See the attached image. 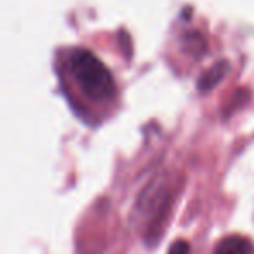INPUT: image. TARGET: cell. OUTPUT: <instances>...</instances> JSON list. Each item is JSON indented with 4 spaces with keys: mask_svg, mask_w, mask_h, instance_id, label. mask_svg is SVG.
Here are the masks:
<instances>
[{
    "mask_svg": "<svg viewBox=\"0 0 254 254\" xmlns=\"http://www.w3.org/2000/svg\"><path fill=\"white\" fill-rule=\"evenodd\" d=\"M228 71H230V63H228V61H225V60L218 61L214 66L209 68V70L200 77V80H198V89H200L202 92L211 91L214 85H218L219 82L226 77V73H228Z\"/></svg>",
    "mask_w": 254,
    "mask_h": 254,
    "instance_id": "3957f363",
    "label": "cell"
},
{
    "mask_svg": "<svg viewBox=\"0 0 254 254\" xmlns=\"http://www.w3.org/2000/svg\"><path fill=\"white\" fill-rule=\"evenodd\" d=\"M185 49L190 51L195 56H202L205 53V40L202 39L200 33L190 32L185 35Z\"/></svg>",
    "mask_w": 254,
    "mask_h": 254,
    "instance_id": "277c9868",
    "label": "cell"
},
{
    "mask_svg": "<svg viewBox=\"0 0 254 254\" xmlns=\"http://www.w3.org/2000/svg\"><path fill=\"white\" fill-rule=\"evenodd\" d=\"M167 254H190V246H188V242H185V240H176V242L171 246Z\"/></svg>",
    "mask_w": 254,
    "mask_h": 254,
    "instance_id": "5b68a950",
    "label": "cell"
},
{
    "mask_svg": "<svg viewBox=\"0 0 254 254\" xmlns=\"http://www.w3.org/2000/svg\"><path fill=\"white\" fill-rule=\"evenodd\" d=\"M70 70L80 89L92 99H106L115 92V82L108 68L87 49H75L70 56Z\"/></svg>",
    "mask_w": 254,
    "mask_h": 254,
    "instance_id": "6da1fadb",
    "label": "cell"
},
{
    "mask_svg": "<svg viewBox=\"0 0 254 254\" xmlns=\"http://www.w3.org/2000/svg\"><path fill=\"white\" fill-rule=\"evenodd\" d=\"M214 254H254V246L242 235H228L218 242Z\"/></svg>",
    "mask_w": 254,
    "mask_h": 254,
    "instance_id": "7a4b0ae2",
    "label": "cell"
}]
</instances>
